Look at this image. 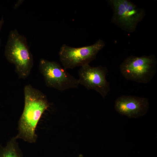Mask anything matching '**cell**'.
Wrapping results in <instances>:
<instances>
[{
    "mask_svg": "<svg viewBox=\"0 0 157 157\" xmlns=\"http://www.w3.org/2000/svg\"><path fill=\"white\" fill-rule=\"evenodd\" d=\"M107 1L113 11L112 22L125 31H135L138 24L145 15L144 9L129 0Z\"/></svg>",
    "mask_w": 157,
    "mask_h": 157,
    "instance_id": "4",
    "label": "cell"
},
{
    "mask_svg": "<svg viewBox=\"0 0 157 157\" xmlns=\"http://www.w3.org/2000/svg\"><path fill=\"white\" fill-rule=\"evenodd\" d=\"M23 0H18L14 6V8L15 9L18 8L24 2Z\"/></svg>",
    "mask_w": 157,
    "mask_h": 157,
    "instance_id": "10",
    "label": "cell"
},
{
    "mask_svg": "<svg viewBox=\"0 0 157 157\" xmlns=\"http://www.w3.org/2000/svg\"><path fill=\"white\" fill-rule=\"evenodd\" d=\"M24 93V108L18 122L16 136L29 143H34L37 138L35 131L37 126L49 103L46 95L31 84L25 86Z\"/></svg>",
    "mask_w": 157,
    "mask_h": 157,
    "instance_id": "1",
    "label": "cell"
},
{
    "mask_svg": "<svg viewBox=\"0 0 157 157\" xmlns=\"http://www.w3.org/2000/svg\"><path fill=\"white\" fill-rule=\"evenodd\" d=\"M16 136L8 141L5 146H0V157H23Z\"/></svg>",
    "mask_w": 157,
    "mask_h": 157,
    "instance_id": "9",
    "label": "cell"
},
{
    "mask_svg": "<svg viewBox=\"0 0 157 157\" xmlns=\"http://www.w3.org/2000/svg\"><path fill=\"white\" fill-rule=\"evenodd\" d=\"M105 46L104 42L101 39L93 44L80 47H72L64 44L59 52L60 60L66 69L82 67L95 59L99 51Z\"/></svg>",
    "mask_w": 157,
    "mask_h": 157,
    "instance_id": "5",
    "label": "cell"
},
{
    "mask_svg": "<svg viewBox=\"0 0 157 157\" xmlns=\"http://www.w3.org/2000/svg\"><path fill=\"white\" fill-rule=\"evenodd\" d=\"M5 55L8 61L15 65V72L19 78L25 79L29 76L33 65V56L26 38L16 29L10 33Z\"/></svg>",
    "mask_w": 157,
    "mask_h": 157,
    "instance_id": "2",
    "label": "cell"
},
{
    "mask_svg": "<svg viewBox=\"0 0 157 157\" xmlns=\"http://www.w3.org/2000/svg\"><path fill=\"white\" fill-rule=\"evenodd\" d=\"M149 108L148 98L135 96L123 95L118 97L115 103L116 110L130 118L143 116Z\"/></svg>",
    "mask_w": 157,
    "mask_h": 157,
    "instance_id": "8",
    "label": "cell"
},
{
    "mask_svg": "<svg viewBox=\"0 0 157 157\" xmlns=\"http://www.w3.org/2000/svg\"><path fill=\"white\" fill-rule=\"evenodd\" d=\"M108 72L106 67L101 65L95 67L89 64L84 65L78 71L79 84L88 90L96 91L104 98L110 90V83L106 78Z\"/></svg>",
    "mask_w": 157,
    "mask_h": 157,
    "instance_id": "7",
    "label": "cell"
},
{
    "mask_svg": "<svg viewBox=\"0 0 157 157\" xmlns=\"http://www.w3.org/2000/svg\"><path fill=\"white\" fill-rule=\"evenodd\" d=\"M157 65V60L154 55L140 57L131 55L123 61L120 69L122 74L126 79L147 83L155 75Z\"/></svg>",
    "mask_w": 157,
    "mask_h": 157,
    "instance_id": "3",
    "label": "cell"
},
{
    "mask_svg": "<svg viewBox=\"0 0 157 157\" xmlns=\"http://www.w3.org/2000/svg\"><path fill=\"white\" fill-rule=\"evenodd\" d=\"M78 157H83V156L82 155V154H80V155H79Z\"/></svg>",
    "mask_w": 157,
    "mask_h": 157,
    "instance_id": "12",
    "label": "cell"
},
{
    "mask_svg": "<svg viewBox=\"0 0 157 157\" xmlns=\"http://www.w3.org/2000/svg\"><path fill=\"white\" fill-rule=\"evenodd\" d=\"M39 68L48 87L63 91L77 88L79 85L78 80L56 62L41 58L39 62Z\"/></svg>",
    "mask_w": 157,
    "mask_h": 157,
    "instance_id": "6",
    "label": "cell"
},
{
    "mask_svg": "<svg viewBox=\"0 0 157 157\" xmlns=\"http://www.w3.org/2000/svg\"><path fill=\"white\" fill-rule=\"evenodd\" d=\"M4 23V20L3 17H2L1 20H0V32L1 28L2 26ZM1 44V42L0 38V46Z\"/></svg>",
    "mask_w": 157,
    "mask_h": 157,
    "instance_id": "11",
    "label": "cell"
}]
</instances>
